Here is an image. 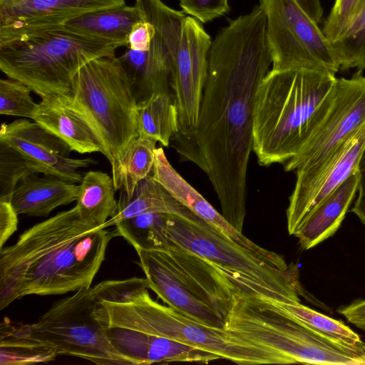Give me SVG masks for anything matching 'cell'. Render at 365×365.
Wrapping results in <instances>:
<instances>
[{"instance_id":"cell-5","label":"cell","mask_w":365,"mask_h":365,"mask_svg":"<svg viewBox=\"0 0 365 365\" xmlns=\"http://www.w3.org/2000/svg\"><path fill=\"white\" fill-rule=\"evenodd\" d=\"M234 274L240 287L233 294L225 331L278 351L292 364L365 365L363 346L352 348L314 332L274 306L261 293L267 288Z\"/></svg>"},{"instance_id":"cell-2","label":"cell","mask_w":365,"mask_h":365,"mask_svg":"<svg viewBox=\"0 0 365 365\" xmlns=\"http://www.w3.org/2000/svg\"><path fill=\"white\" fill-rule=\"evenodd\" d=\"M114 236L83 220L76 206L29 227L0 250V309L27 295L91 287Z\"/></svg>"},{"instance_id":"cell-39","label":"cell","mask_w":365,"mask_h":365,"mask_svg":"<svg viewBox=\"0 0 365 365\" xmlns=\"http://www.w3.org/2000/svg\"><path fill=\"white\" fill-rule=\"evenodd\" d=\"M24 0H0V13L18 7Z\"/></svg>"},{"instance_id":"cell-23","label":"cell","mask_w":365,"mask_h":365,"mask_svg":"<svg viewBox=\"0 0 365 365\" xmlns=\"http://www.w3.org/2000/svg\"><path fill=\"white\" fill-rule=\"evenodd\" d=\"M151 212L173 214L187 219L195 216L150 174L136 185L130 197L119 196L116 212L104 227L107 228L125 219Z\"/></svg>"},{"instance_id":"cell-15","label":"cell","mask_w":365,"mask_h":365,"mask_svg":"<svg viewBox=\"0 0 365 365\" xmlns=\"http://www.w3.org/2000/svg\"><path fill=\"white\" fill-rule=\"evenodd\" d=\"M0 142L17 150L33 173L73 183L80 184L82 180L78 169L97 163L91 158H69L71 150L63 140L37 123L26 119L2 123Z\"/></svg>"},{"instance_id":"cell-7","label":"cell","mask_w":365,"mask_h":365,"mask_svg":"<svg viewBox=\"0 0 365 365\" xmlns=\"http://www.w3.org/2000/svg\"><path fill=\"white\" fill-rule=\"evenodd\" d=\"M124 44L85 36L61 27L0 43V69L41 98L73 97V79L91 61L115 56Z\"/></svg>"},{"instance_id":"cell-13","label":"cell","mask_w":365,"mask_h":365,"mask_svg":"<svg viewBox=\"0 0 365 365\" xmlns=\"http://www.w3.org/2000/svg\"><path fill=\"white\" fill-rule=\"evenodd\" d=\"M135 5L150 15L156 27L153 42L148 50L135 51L127 48L118 57L139 105L153 95L171 94V64L182 22L186 16L161 0H135Z\"/></svg>"},{"instance_id":"cell-28","label":"cell","mask_w":365,"mask_h":365,"mask_svg":"<svg viewBox=\"0 0 365 365\" xmlns=\"http://www.w3.org/2000/svg\"><path fill=\"white\" fill-rule=\"evenodd\" d=\"M139 133L168 147L179 131L178 110L173 94L159 93L138 105Z\"/></svg>"},{"instance_id":"cell-11","label":"cell","mask_w":365,"mask_h":365,"mask_svg":"<svg viewBox=\"0 0 365 365\" xmlns=\"http://www.w3.org/2000/svg\"><path fill=\"white\" fill-rule=\"evenodd\" d=\"M96 305L93 287L81 288L29 324L30 331L53 345L58 356H76L98 365H135L110 342L96 317Z\"/></svg>"},{"instance_id":"cell-29","label":"cell","mask_w":365,"mask_h":365,"mask_svg":"<svg viewBox=\"0 0 365 365\" xmlns=\"http://www.w3.org/2000/svg\"><path fill=\"white\" fill-rule=\"evenodd\" d=\"M268 298L279 310L314 332L352 348L362 347L364 342L359 335L344 322L318 312L300 302H284Z\"/></svg>"},{"instance_id":"cell-18","label":"cell","mask_w":365,"mask_h":365,"mask_svg":"<svg viewBox=\"0 0 365 365\" xmlns=\"http://www.w3.org/2000/svg\"><path fill=\"white\" fill-rule=\"evenodd\" d=\"M104 329L113 346L135 365L170 362L207 364L222 359L211 352L163 336L118 327Z\"/></svg>"},{"instance_id":"cell-17","label":"cell","mask_w":365,"mask_h":365,"mask_svg":"<svg viewBox=\"0 0 365 365\" xmlns=\"http://www.w3.org/2000/svg\"><path fill=\"white\" fill-rule=\"evenodd\" d=\"M364 144L365 125L344 142L311 180L294 188L287 210L290 235L314 207L356 170Z\"/></svg>"},{"instance_id":"cell-1","label":"cell","mask_w":365,"mask_h":365,"mask_svg":"<svg viewBox=\"0 0 365 365\" xmlns=\"http://www.w3.org/2000/svg\"><path fill=\"white\" fill-rule=\"evenodd\" d=\"M271 64L267 16L257 5L212 41L197 124L170 140L181 161L195 164L207 175L221 214L242 233L255 96Z\"/></svg>"},{"instance_id":"cell-22","label":"cell","mask_w":365,"mask_h":365,"mask_svg":"<svg viewBox=\"0 0 365 365\" xmlns=\"http://www.w3.org/2000/svg\"><path fill=\"white\" fill-rule=\"evenodd\" d=\"M79 185L51 175L31 173L17 185L11 204L19 215L47 217L62 205L76 201Z\"/></svg>"},{"instance_id":"cell-12","label":"cell","mask_w":365,"mask_h":365,"mask_svg":"<svg viewBox=\"0 0 365 365\" xmlns=\"http://www.w3.org/2000/svg\"><path fill=\"white\" fill-rule=\"evenodd\" d=\"M273 71L308 69L335 74L340 69L332 43L297 0H260Z\"/></svg>"},{"instance_id":"cell-30","label":"cell","mask_w":365,"mask_h":365,"mask_svg":"<svg viewBox=\"0 0 365 365\" xmlns=\"http://www.w3.org/2000/svg\"><path fill=\"white\" fill-rule=\"evenodd\" d=\"M168 213L151 212L116 222L115 232L135 250H160L169 244L166 225Z\"/></svg>"},{"instance_id":"cell-35","label":"cell","mask_w":365,"mask_h":365,"mask_svg":"<svg viewBox=\"0 0 365 365\" xmlns=\"http://www.w3.org/2000/svg\"><path fill=\"white\" fill-rule=\"evenodd\" d=\"M182 11L207 23L222 16L230 11L228 0H179Z\"/></svg>"},{"instance_id":"cell-38","label":"cell","mask_w":365,"mask_h":365,"mask_svg":"<svg viewBox=\"0 0 365 365\" xmlns=\"http://www.w3.org/2000/svg\"><path fill=\"white\" fill-rule=\"evenodd\" d=\"M337 312L349 322L365 331V299H357L346 306L340 307Z\"/></svg>"},{"instance_id":"cell-14","label":"cell","mask_w":365,"mask_h":365,"mask_svg":"<svg viewBox=\"0 0 365 365\" xmlns=\"http://www.w3.org/2000/svg\"><path fill=\"white\" fill-rule=\"evenodd\" d=\"M212 41L199 21L190 16L184 18L170 69V88L178 110V132L190 130L197 124Z\"/></svg>"},{"instance_id":"cell-21","label":"cell","mask_w":365,"mask_h":365,"mask_svg":"<svg viewBox=\"0 0 365 365\" xmlns=\"http://www.w3.org/2000/svg\"><path fill=\"white\" fill-rule=\"evenodd\" d=\"M357 189L356 170L308 212L294 235L299 240L302 249L307 250L314 247L335 234Z\"/></svg>"},{"instance_id":"cell-27","label":"cell","mask_w":365,"mask_h":365,"mask_svg":"<svg viewBox=\"0 0 365 365\" xmlns=\"http://www.w3.org/2000/svg\"><path fill=\"white\" fill-rule=\"evenodd\" d=\"M156 143L154 138L140 133L111 168L114 187L115 190H120V195L130 197L136 185L151 173Z\"/></svg>"},{"instance_id":"cell-34","label":"cell","mask_w":365,"mask_h":365,"mask_svg":"<svg viewBox=\"0 0 365 365\" xmlns=\"http://www.w3.org/2000/svg\"><path fill=\"white\" fill-rule=\"evenodd\" d=\"M34 173L14 148L0 142V199L11 198L19 182Z\"/></svg>"},{"instance_id":"cell-40","label":"cell","mask_w":365,"mask_h":365,"mask_svg":"<svg viewBox=\"0 0 365 365\" xmlns=\"http://www.w3.org/2000/svg\"><path fill=\"white\" fill-rule=\"evenodd\" d=\"M363 351L365 355V343H364V345H363Z\"/></svg>"},{"instance_id":"cell-32","label":"cell","mask_w":365,"mask_h":365,"mask_svg":"<svg viewBox=\"0 0 365 365\" xmlns=\"http://www.w3.org/2000/svg\"><path fill=\"white\" fill-rule=\"evenodd\" d=\"M31 88L22 82L8 78L0 80V113L32 119L38 103L31 96Z\"/></svg>"},{"instance_id":"cell-25","label":"cell","mask_w":365,"mask_h":365,"mask_svg":"<svg viewBox=\"0 0 365 365\" xmlns=\"http://www.w3.org/2000/svg\"><path fill=\"white\" fill-rule=\"evenodd\" d=\"M56 348L34 336L29 324L4 319L0 325V364L46 363L58 356Z\"/></svg>"},{"instance_id":"cell-4","label":"cell","mask_w":365,"mask_h":365,"mask_svg":"<svg viewBox=\"0 0 365 365\" xmlns=\"http://www.w3.org/2000/svg\"><path fill=\"white\" fill-rule=\"evenodd\" d=\"M336 78L308 69L269 70L253 108V149L259 165L284 164L307 140Z\"/></svg>"},{"instance_id":"cell-3","label":"cell","mask_w":365,"mask_h":365,"mask_svg":"<svg viewBox=\"0 0 365 365\" xmlns=\"http://www.w3.org/2000/svg\"><path fill=\"white\" fill-rule=\"evenodd\" d=\"M95 314L103 328L118 327L165 337L241 365L290 364L282 354L211 327L151 298L145 278L106 280L94 287Z\"/></svg>"},{"instance_id":"cell-37","label":"cell","mask_w":365,"mask_h":365,"mask_svg":"<svg viewBox=\"0 0 365 365\" xmlns=\"http://www.w3.org/2000/svg\"><path fill=\"white\" fill-rule=\"evenodd\" d=\"M356 172L358 174V196L351 209L362 224L365 225V144L361 151Z\"/></svg>"},{"instance_id":"cell-8","label":"cell","mask_w":365,"mask_h":365,"mask_svg":"<svg viewBox=\"0 0 365 365\" xmlns=\"http://www.w3.org/2000/svg\"><path fill=\"white\" fill-rule=\"evenodd\" d=\"M75 106L90 121L111 168L139 135L138 103L120 59L100 57L83 66L73 82Z\"/></svg>"},{"instance_id":"cell-24","label":"cell","mask_w":365,"mask_h":365,"mask_svg":"<svg viewBox=\"0 0 365 365\" xmlns=\"http://www.w3.org/2000/svg\"><path fill=\"white\" fill-rule=\"evenodd\" d=\"M141 19L135 5H123L86 14L58 27L85 36L119 42L127 47L129 34L133 25Z\"/></svg>"},{"instance_id":"cell-31","label":"cell","mask_w":365,"mask_h":365,"mask_svg":"<svg viewBox=\"0 0 365 365\" xmlns=\"http://www.w3.org/2000/svg\"><path fill=\"white\" fill-rule=\"evenodd\" d=\"M332 46L341 70L361 72L365 68V9L349 33Z\"/></svg>"},{"instance_id":"cell-33","label":"cell","mask_w":365,"mask_h":365,"mask_svg":"<svg viewBox=\"0 0 365 365\" xmlns=\"http://www.w3.org/2000/svg\"><path fill=\"white\" fill-rule=\"evenodd\" d=\"M365 9V0H335L322 31L331 42L344 37Z\"/></svg>"},{"instance_id":"cell-9","label":"cell","mask_w":365,"mask_h":365,"mask_svg":"<svg viewBox=\"0 0 365 365\" xmlns=\"http://www.w3.org/2000/svg\"><path fill=\"white\" fill-rule=\"evenodd\" d=\"M170 243L193 252L220 267L240 274L268 289L279 302H300L298 268L274 252L261 253L240 245L202 218L168 214Z\"/></svg>"},{"instance_id":"cell-19","label":"cell","mask_w":365,"mask_h":365,"mask_svg":"<svg viewBox=\"0 0 365 365\" xmlns=\"http://www.w3.org/2000/svg\"><path fill=\"white\" fill-rule=\"evenodd\" d=\"M32 120L63 140L80 154L101 153L104 147L90 121L74 105L73 97L52 96L41 98Z\"/></svg>"},{"instance_id":"cell-20","label":"cell","mask_w":365,"mask_h":365,"mask_svg":"<svg viewBox=\"0 0 365 365\" xmlns=\"http://www.w3.org/2000/svg\"><path fill=\"white\" fill-rule=\"evenodd\" d=\"M150 175L182 205L240 245L261 253L271 252L255 244L230 225L175 170L162 147L155 150V162Z\"/></svg>"},{"instance_id":"cell-16","label":"cell","mask_w":365,"mask_h":365,"mask_svg":"<svg viewBox=\"0 0 365 365\" xmlns=\"http://www.w3.org/2000/svg\"><path fill=\"white\" fill-rule=\"evenodd\" d=\"M125 5V0H24L0 13V43L57 28L86 14Z\"/></svg>"},{"instance_id":"cell-10","label":"cell","mask_w":365,"mask_h":365,"mask_svg":"<svg viewBox=\"0 0 365 365\" xmlns=\"http://www.w3.org/2000/svg\"><path fill=\"white\" fill-rule=\"evenodd\" d=\"M365 125V77L336 78L298 153L284 164L296 171L294 187L311 180L344 142Z\"/></svg>"},{"instance_id":"cell-26","label":"cell","mask_w":365,"mask_h":365,"mask_svg":"<svg viewBox=\"0 0 365 365\" xmlns=\"http://www.w3.org/2000/svg\"><path fill=\"white\" fill-rule=\"evenodd\" d=\"M115 191L113 178L107 173L87 172L79 184L76 199V206L81 217L96 225L104 227L117 210Z\"/></svg>"},{"instance_id":"cell-36","label":"cell","mask_w":365,"mask_h":365,"mask_svg":"<svg viewBox=\"0 0 365 365\" xmlns=\"http://www.w3.org/2000/svg\"><path fill=\"white\" fill-rule=\"evenodd\" d=\"M18 215L11 204V198L0 199V250L17 230Z\"/></svg>"},{"instance_id":"cell-6","label":"cell","mask_w":365,"mask_h":365,"mask_svg":"<svg viewBox=\"0 0 365 365\" xmlns=\"http://www.w3.org/2000/svg\"><path fill=\"white\" fill-rule=\"evenodd\" d=\"M136 252L149 289L163 302L201 324L224 329L240 287L232 272L170 242L164 249Z\"/></svg>"}]
</instances>
